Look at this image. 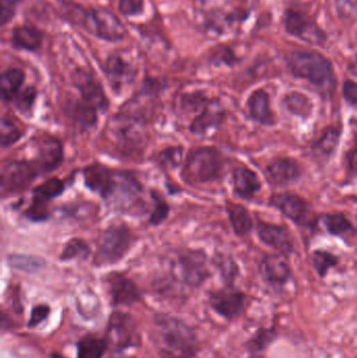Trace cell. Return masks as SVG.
I'll return each instance as SVG.
<instances>
[{"mask_svg": "<svg viewBox=\"0 0 357 358\" xmlns=\"http://www.w3.org/2000/svg\"><path fill=\"white\" fill-rule=\"evenodd\" d=\"M288 67L295 77L308 81L323 92H330L336 86L331 63L313 51H293L288 56Z\"/></svg>", "mask_w": 357, "mask_h": 358, "instance_id": "obj_1", "label": "cell"}, {"mask_svg": "<svg viewBox=\"0 0 357 358\" xmlns=\"http://www.w3.org/2000/svg\"><path fill=\"white\" fill-rule=\"evenodd\" d=\"M225 160L215 147H201L189 152L182 176L190 185H204L216 182L223 175Z\"/></svg>", "mask_w": 357, "mask_h": 358, "instance_id": "obj_2", "label": "cell"}, {"mask_svg": "<svg viewBox=\"0 0 357 358\" xmlns=\"http://www.w3.org/2000/svg\"><path fill=\"white\" fill-rule=\"evenodd\" d=\"M155 330L159 345L168 355L176 358H190L197 352V341L188 326L177 318L157 316Z\"/></svg>", "mask_w": 357, "mask_h": 358, "instance_id": "obj_3", "label": "cell"}, {"mask_svg": "<svg viewBox=\"0 0 357 358\" xmlns=\"http://www.w3.org/2000/svg\"><path fill=\"white\" fill-rule=\"evenodd\" d=\"M69 15L77 24L83 26L89 34L108 41L116 42L126 36V28L121 20L112 12L106 9H96L85 11L80 8H73Z\"/></svg>", "mask_w": 357, "mask_h": 358, "instance_id": "obj_4", "label": "cell"}, {"mask_svg": "<svg viewBox=\"0 0 357 358\" xmlns=\"http://www.w3.org/2000/svg\"><path fill=\"white\" fill-rule=\"evenodd\" d=\"M134 242V236L125 224H114L100 237L96 255L98 265L116 264L122 260Z\"/></svg>", "mask_w": 357, "mask_h": 358, "instance_id": "obj_5", "label": "cell"}, {"mask_svg": "<svg viewBox=\"0 0 357 358\" xmlns=\"http://www.w3.org/2000/svg\"><path fill=\"white\" fill-rule=\"evenodd\" d=\"M270 205L302 228H311L317 223L313 207L299 195L291 193L274 194L270 197Z\"/></svg>", "mask_w": 357, "mask_h": 358, "instance_id": "obj_6", "label": "cell"}, {"mask_svg": "<svg viewBox=\"0 0 357 358\" xmlns=\"http://www.w3.org/2000/svg\"><path fill=\"white\" fill-rule=\"evenodd\" d=\"M41 175L34 162L14 160L5 164L1 171V190L3 194L20 192L30 188Z\"/></svg>", "mask_w": 357, "mask_h": 358, "instance_id": "obj_7", "label": "cell"}, {"mask_svg": "<svg viewBox=\"0 0 357 358\" xmlns=\"http://www.w3.org/2000/svg\"><path fill=\"white\" fill-rule=\"evenodd\" d=\"M174 273L190 286H199L210 275L208 258L202 250H184L173 264Z\"/></svg>", "mask_w": 357, "mask_h": 358, "instance_id": "obj_8", "label": "cell"}, {"mask_svg": "<svg viewBox=\"0 0 357 358\" xmlns=\"http://www.w3.org/2000/svg\"><path fill=\"white\" fill-rule=\"evenodd\" d=\"M84 184L92 192L110 201L116 195L119 186V175L116 171L100 164H92L83 171Z\"/></svg>", "mask_w": 357, "mask_h": 358, "instance_id": "obj_9", "label": "cell"}, {"mask_svg": "<svg viewBox=\"0 0 357 358\" xmlns=\"http://www.w3.org/2000/svg\"><path fill=\"white\" fill-rule=\"evenodd\" d=\"M73 85L79 90L80 98L88 104L96 107L98 111L105 112L110 107V101L106 96L103 86L96 76L83 69H77L73 71Z\"/></svg>", "mask_w": 357, "mask_h": 358, "instance_id": "obj_10", "label": "cell"}, {"mask_svg": "<svg viewBox=\"0 0 357 358\" xmlns=\"http://www.w3.org/2000/svg\"><path fill=\"white\" fill-rule=\"evenodd\" d=\"M107 336L110 345L118 351L139 346L141 341L134 321L122 312H116L110 316Z\"/></svg>", "mask_w": 357, "mask_h": 358, "instance_id": "obj_11", "label": "cell"}, {"mask_svg": "<svg viewBox=\"0 0 357 358\" xmlns=\"http://www.w3.org/2000/svg\"><path fill=\"white\" fill-rule=\"evenodd\" d=\"M287 32L311 44H323L326 37L323 31L308 16L297 11L287 12L285 17Z\"/></svg>", "mask_w": 357, "mask_h": 358, "instance_id": "obj_12", "label": "cell"}, {"mask_svg": "<svg viewBox=\"0 0 357 358\" xmlns=\"http://www.w3.org/2000/svg\"><path fill=\"white\" fill-rule=\"evenodd\" d=\"M256 230L260 240L266 246L278 250L281 255L287 256L295 252L293 235L285 226L268 223L258 219Z\"/></svg>", "mask_w": 357, "mask_h": 358, "instance_id": "obj_13", "label": "cell"}, {"mask_svg": "<svg viewBox=\"0 0 357 358\" xmlns=\"http://www.w3.org/2000/svg\"><path fill=\"white\" fill-rule=\"evenodd\" d=\"M64 160V150L62 143L55 137H44L37 145V155L35 164L41 174H47L56 171Z\"/></svg>", "mask_w": 357, "mask_h": 358, "instance_id": "obj_14", "label": "cell"}, {"mask_svg": "<svg viewBox=\"0 0 357 358\" xmlns=\"http://www.w3.org/2000/svg\"><path fill=\"white\" fill-rule=\"evenodd\" d=\"M265 174L272 186L285 187L299 180L303 170L299 162L293 158L279 157L268 164Z\"/></svg>", "mask_w": 357, "mask_h": 358, "instance_id": "obj_15", "label": "cell"}, {"mask_svg": "<svg viewBox=\"0 0 357 358\" xmlns=\"http://www.w3.org/2000/svg\"><path fill=\"white\" fill-rule=\"evenodd\" d=\"M245 296L239 290L225 288L211 294L210 304L215 312L225 318H233L242 312Z\"/></svg>", "mask_w": 357, "mask_h": 358, "instance_id": "obj_16", "label": "cell"}, {"mask_svg": "<svg viewBox=\"0 0 357 358\" xmlns=\"http://www.w3.org/2000/svg\"><path fill=\"white\" fill-rule=\"evenodd\" d=\"M98 109L80 99L67 101L64 112L67 119L81 131L94 128L98 123Z\"/></svg>", "mask_w": 357, "mask_h": 358, "instance_id": "obj_17", "label": "cell"}, {"mask_svg": "<svg viewBox=\"0 0 357 358\" xmlns=\"http://www.w3.org/2000/svg\"><path fill=\"white\" fill-rule=\"evenodd\" d=\"M225 112L217 101H211L210 104L193 119L190 124V133L195 137H202L212 129H217L225 121Z\"/></svg>", "mask_w": 357, "mask_h": 358, "instance_id": "obj_18", "label": "cell"}, {"mask_svg": "<svg viewBox=\"0 0 357 358\" xmlns=\"http://www.w3.org/2000/svg\"><path fill=\"white\" fill-rule=\"evenodd\" d=\"M107 282L114 305H131L141 298L139 288L125 275L114 273L108 277Z\"/></svg>", "mask_w": 357, "mask_h": 358, "instance_id": "obj_19", "label": "cell"}, {"mask_svg": "<svg viewBox=\"0 0 357 358\" xmlns=\"http://www.w3.org/2000/svg\"><path fill=\"white\" fill-rule=\"evenodd\" d=\"M104 71L110 85L116 92H120L124 86L132 83L135 78L134 67L118 55L108 58Z\"/></svg>", "mask_w": 357, "mask_h": 358, "instance_id": "obj_20", "label": "cell"}, {"mask_svg": "<svg viewBox=\"0 0 357 358\" xmlns=\"http://www.w3.org/2000/svg\"><path fill=\"white\" fill-rule=\"evenodd\" d=\"M260 273L270 284L286 283L290 278V268L284 255H266L260 263Z\"/></svg>", "mask_w": 357, "mask_h": 358, "instance_id": "obj_21", "label": "cell"}, {"mask_svg": "<svg viewBox=\"0 0 357 358\" xmlns=\"http://www.w3.org/2000/svg\"><path fill=\"white\" fill-rule=\"evenodd\" d=\"M248 111L254 122L272 126L276 123L274 112L270 108V96L263 90H254L247 100Z\"/></svg>", "mask_w": 357, "mask_h": 358, "instance_id": "obj_22", "label": "cell"}, {"mask_svg": "<svg viewBox=\"0 0 357 358\" xmlns=\"http://www.w3.org/2000/svg\"><path fill=\"white\" fill-rule=\"evenodd\" d=\"M261 182L254 171L239 167L233 171L234 192L240 198L252 199L261 191Z\"/></svg>", "mask_w": 357, "mask_h": 358, "instance_id": "obj_23", "label": "cell"}, {"mask_svg": "<svg viewBox=\"0 0 357 358\" xmlns=\"http://www.w3.org/2000/svg\"><path fill=\"white\" fill-rule=\"evenodd\" d=\"M12 43L15 49L28 51H38L42 44V34L33 26H17L13 30Z\"/></svg>", "mask_w": 357, "mask_h": 358, "instance_id": "obj_24", "label": "cell"}, {"mask_svg": "<svg viewBox=\"0 0 357 358\" xmlns=\"http://www.w3.org/2000/svg\"><path fill=\"white\" fill-rule=\"evenodd\" d=\"M227 213L229 223L237 236L245 237L250 235L254 228V222L246 207L238 203H229Z\"/></svg>", "mask_w": 357, "mask_h": 358, "instance_id": "obj_25", "label": "cell"}, {"mask_svg": "<svg viewBox=\"0 0 357 358\" xmlns=\"http://www.w3.org/2000/svg\"><path fill=\"white\" fill-rule=\"evenodd\" d=\"M26 75L19 69H10L3 74L0 80V90L3 102H13L21 92Z\"/></svg>", "mask_w": 357, "mask_h": 358, "instance_id": "obj_26", "label": "cell"}, {"mask_svg": "<svg viewBox=\"0 0 357 358\" xmlns=\"http://www.w3.org/2000/svg\"><path fill=\"white\" fill-rule=\"evenodd\" d=\"M340 141V130L336 127H329L322 137L313 145V155L317 157H330L338 148Z\"/></svg>", "mask_w": 357, "mask_h": 358, "instance_id": "obj_27", "label": "cell"}, {"mask_svg": "<svg viewBox=\"0 0 357 358\" xmlns=\"http://www.w3.org/2000/svg\"><path fill=\"white\" fill-rule=\"evenodd\" d=\"M283 103L289 112L297 117H303V119L308 117L313 111V104H311V100L299 92H295L286 94Z\"/></svg>", "mask_w": 357, "mask_h": 358, "instance_id": "obj_28", "label": "cell"}, {"mask_svg": "<svg viewBox=\"0 0 357 358\" xmlns=\"http://www.w3.org/2000/svg\"><path fill=\"white\" fill-rule=\"evenodd\" d=\"M107 343L94 336H86L78 343V358H102Z\"/></svg>", "mask_w": 357, "mask_h": 358, "instance_id": "obj_29", "label": "cell"}, {"mask_svg": "<svg viewBox=\"0 0 357 358\" xmlns=\"http://www.w3.org/2000/svg\"><path fill=\"white\" fill-rule=\"evenodd\" d=\"M323 223L327 232L333 236H345L353 232L352 223L342 213L327 214L323 217Z\"/></svg>", "mask_w": 357, "mask_h": 358, "instance_id": "obj_30", "label": "cell"}, {"mask_svg": "<svg viewBox=\"0 0 357 358\" xmlns=\"http://www.w3.org/2000/svg\"><path fill=\"white\" fill-rule=\"evenodd\" d=\"M49 201L33 194L32 201L28 209L24 211V216L32 222L46 221L51 217V212L49 209Z\"/></svg>", "mask_w": 357, "mask_h": 358, "instance_id": "obj_31", "label": "cell"}, {"mask_svg": "<svg viewBox=\"0 0 357 358\" xmlns=\"http://www.w3.org/2000/svg\"><path fill=\"white\" fill-rule=\"evenodd\" d=\"M24 137V133L19 127L12 121L3 117L0 125V144L3 148L11 147Z\"/></svg>", "mask_w": 357, "mask_h": 358, "instance_id": "obj_32", "label": "cell"}, {"mask_svg": "<svg viewBox=\"0 0 357 358\" xmlns=\"http://www.w3.org/2000/svg\"><path fill=\"white\" fill-rule=\"evenodd\" d=\"M89 246L80 238H73L65 244L60 259L62 261L73 260V259H87L90 256Z\"/></svg>", "mask_w": 357, "mask_h": 358, "instance_id": "obj_33", "label": "cell"}, {"mask_svg": "<svg viewBox=\"0 0 357 358\" xmlns=\"http://www.w3.org/2000/svg\"><path fill=\"white\" fill-rule=\"evenodd\" d=\"M65 191V182L61 179L54 178L47 179L40 186L37 187L33 191V194L38 195L46 201H52L63 194Z\"/></svg>", "mask_w": 357, "mask_h": 358, "instance_id": "obj_34", "label": "cell"}, {"mask_svg": "<svg viewBox=\"0 0 357 358\" xmlns=\"http://www.w3.org/2000/svg\"><path fill=\"white\" fill-rule=\"evenodd\" d=\"M152 201L155 207L150 215L149 222L151 225L157 226L166 221L170 213L169 203L162 196L161 193L151 191Z\"/></svg>", "mask_w": 357, "mask_h": 358, "instance_id": "obj_35", "label": "cell"}, {"mask_svg": "<svg viewBox=\"0 0 357 358\" xmlns=\"http://www.w3.org/2000/svg\"><path fill=\"white\" fill-rule=\"evenodd\" d=\"M8 262L13 268L19 271H26V273H36L42 268L44 261L40 258L32 256H10Z\"/></svg>", "mask_w": 357, "mask_h": 358, "instance_id": "obj_36", "label": "cell"}, {"mask_svg": "<svg viewBox=\"0 0 357 358\" xmlns=\"http://www.w3.org/2000/svg\"><path fill=\"white\" fill-rule=\"evenodd\" d=\"M211 99L204 96L202 92H193V94H184L182 99V108L186 113H200L211 103Z\"/></svg>", "mask_w": 357, "mask_h": 358, "instance_id": "obj_37", "label": "cell"}, {"mask_svg": "<svg viewBox=\"0 0 357 358\" xmlns=\"http://www.w3.org/2000/svg\"><path fill=\"white\" fill-rule=\"evenodd\" d=\"M313 263L317 273L325 277L330 268L338 264V258L326 250H315L313 254Z\"/></svg>", "mask_w": 357, "mask_h": 358, "instance_id": "obj_38", "label": "cell"}, {"mask_svg": "<svg viewBox=\"0 0 357 358\" xmlns=\"http://www.w3.org/2000/svg\"><path fill=\"white\" fill-rule=\"evenodd\" d=\"M37 99V90L34 86H28L26 90L19 92L15 100L13 101L15 104V108L18 112L24 115L32 113L33 107Z\"/></svg>", "mask_w": 357, "mask_h": 358, "instance_id": "obj_39", "label": "cell"}, {"mask_svg": "<svg viewBox=\"0 0 357 358\" xmlns=\"http://www.w3.org/2000/svg\"><path fill=\"white\" fill-rule=\"evenodd\" d=\"M182 158V148H167L159 153V162L168 168H176L180 166Z\"/></svg>", "mask_w": 357, "mask_h": 358, "instance_id": "obj_40", "label": "cell"}, {"mask_svg": "<svg viewBox=\"0 0 357 358\" xmlns=\"http://www.w3.org/2000/svg\"><path fill=\"white\" fill-rule=\"evenodd\" d=\"M119 9L124 16H137L143 13V0H120Z\"/></svg>", "mask_w": 357, "mask_h": 358, "instance_id": "obj_41", "label": "cell"}, {"mask_svg": "<svg viewBox=\"0 0 357 358\" xmlns=\"http://www.w3.org/2000/svg\"><path fill=\"white\" fill-rule=\"evenodd\" d=\"M216 264L227 279H233L236 273H237V265L235 264V262L232 259L218 256L217 257Z\"/></svg>", "mask_w": 357, "mask_h": 358, "instance_id": "obj_42", "label": "cell"}, {"mask_svg": "<svg viewBox=\"0 0 357 358\" xmlns=\"http://www.w3.org/2000/svg\"><path fill=\"white\" fill-rule=\"evenodd\" d=\"M17 0H1V26L11 22L15 15Z\"/></svg>", "mask_w": 357, "mask_h": 358, "instance_id": "obj_43", "label": "cell"}, {"mask_svg": "<svg viewBox=\"0 0 357 358\" xmlns=\"http://www.w3.org/2000/svg\"><path fill=\"white\" fill-rule=\"evenodd\" d=\"M49 308L46 305H38L36 307L33 308L32 314H31L30 322H28V326L35 327L37 325L40 324L42 321L46 318L49 316Z\"/></svg>", "mask_w": 357, "mask_h": 358, "instance_id": "obj_44", "label": "cell"}, {"mask_svg": "<svg viewBox=\"0 0 357 358\" xmlns=\"http://www.w3.org/2000/svg\"><path fill=\"white\" fill-rule=\"evenodd\" d=\"M342 94H344L345 100L349 103V104L353 105V106L357 107V83L354 81L345 82L344 88H342Z\"/></svg>", "mask_w": 357, "mask_h": 358, "instance_id": "obj_45", "label": "cell"}, {"mask_svg": "<svg viewBox=\"0 0 357 358\" xmlns=\"http://www.w3.org/2000/svg\"><path fill=\"white\" fill-rule=\"evenodd\" d=\"M347 170L350 175H357V141L347 153Z\"/></svg>", "mask_w": 357, "mask_h": 358, "instance_id": "obj_46", "label": "cell"}, {"mask_svg": "<svg viewBox=\"0 0 357 358\" xmlns=\"http://www.w3.org/2000/svg\"><path fill=\"white\" fill-rule=\"evenodd\" d=\"M272 333H268L264 331V333L260 334L258 333L257 336H254V339L250 341V345L254 347V349H260V348L265 347V343L268 345L270 341H272Z\"/></svg>", "mask_w": 357, "mask_h": 358, "instance_id": "obj_47", "label": "cell"}, {"mask_svg": "<svg viewBox=\"0 0 357 358\" xmlns=\"http://www.w3.org/2000/svg\"><path fill=\"white\" fill-rule=\"evenodd\" d=\"M52 358H65V357H64V356L61 355V354L53 353L52 354Z\"/></svg>", "mask_w": 357, "mask_h": 358, "instance_id": "obj_48", "label": "cell"}, {"mask_svg": "<svg viewBox=\"0 0 357 358\" xmlns=\"http://www.w3.org/2000/svg\"><path fill=\"white\" fill-rule=\"evenodd\" d=\"M112 358H132V357H126V356H116V357H112Z\"/></svg>", "mask_w": 357, "mask_h": 358, "instance_id": "obj_49", "label": "cell"}, {"mask_svg": "<svg viewBox=\"0 0 357 358\" xmlns=\"http://www.w3.org/2000/svg\"><path fill=\"white\" fill-rule=\"evenodd\" d=\"M250 358H263V357H261V356H250Z\"/></svg>", "mask_w": 357, "mask_h": 358, "instance_id": "obj_50", "label": "cell"}, {"mask_svg": "<svg viewBox=\"0 0 357 358\" xmlns=\"http://www.w3.org/2000/svg\"><path fill=\"white\" fill-rule=\"evenodd\" d=\"M199 1H206V0H199Z\"/></svg>", "mask_w": 357, "mask_h": 358, "instance_id": "obj_51", "label": "cell"}]
</instances>
